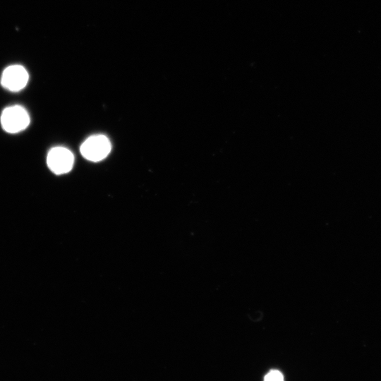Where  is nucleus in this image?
<instances>
[{"mask_svg": "<svg viewBox=\"0 0 381 381\" xmlns=\"http://www.w3.org/2000/svg\"><path fill=\"white\" fill-rule=\"evenodd\" d=\"M111 145L109 140L104 135H94L87 138L81 145L82 155L92 162L104 159L110 152Z\"/></svg>", "mask_w": 381, "mask_h": 381, "instance_id": "nucleus-2", "label": "nucleus"}, {"mask_svg": "<svg viewBox=\"0 0 381 381\" xmlns=\"http://www.w3.org/2000/svg\"><path fill=\"white\" fill-rule=\"evenodd\" d=\"M47 163L49 169L56 174L69 172L73 168L74 157L73 153L64 147H55L48 152Z\"/></svg>", "mask_w": 381, "mask_h": 381, "instance_id": "nucleus-3", "label": "nucleus"}, {"mask_svg": "<svg viewBox=\"0 0 381 381\" xmlns=\"http://www.w3.org/2000/svg\"><path fill=\"white\" fill-rule=\"evenodd\" d=\"M28 78V73L23 66L12 65L4 69L1 83L6 89L12 92H17L25 87Z\"/></svg>", "mask_w": 381, "mask_h": 381, "instance_id": "nucleus-4", "label": "nucleus"}, {"mask_svg": "<svg viewBox=\"0 0 381 381\" xmlns=\"http://www.w3.org/2000/svg\"><path fill=\"white\" fill-rule=\"evenodd\" d=\"M1 123L5 131L16 133L28 127L30 123V116L23 107L11 106L5 108L2 111Z\"/></svg>", "mask_w": 381, "mask_h": 381, "instance_id": "nucleus-1", "label": "nucleus"}, {"mask_svg": "<svg viewBox=\"0 0 381 381\" xmlns=\"http://www.w3.org/2000/svg\"><path fill=\"white\" fill-rule=\"evenodd\" d=\"M264 381H284V377L279 371L272 370L265 375Z\"/></svg>", "mask_w": 381, "mask_h": 381, "instance_id": "nucleus-5", "label": "nucleus"}]
</instances>
